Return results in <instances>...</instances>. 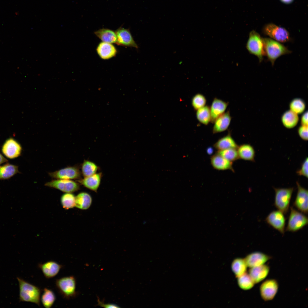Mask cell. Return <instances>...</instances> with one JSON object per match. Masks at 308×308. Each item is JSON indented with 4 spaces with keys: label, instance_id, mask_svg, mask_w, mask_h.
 <instances>
[{
    "label": "cell",
    "instance_id": "7402d4cb",
    "mask_svg": "<svg viewBox=\"0 0 308 308\" xmlns=\"http://www.w3.org/2000/svg\"><path fill=\"white\" fill-rule=\"evenodd\" d=\"M269 266L262 265L251 268L249 275L254 283H258L264 280L267 276L269 271Z\"/></svg>",
    "mask_w": 308,
    "mask_h": 308
},
{
    "label": "cell",
    "instance_id": "603a6c76",
    "mask_svg": "<svg viewBox=\"0 0 308 308\" xmlns=\"http://www.w3.org/2000/svg\"><path fill=\"white\" fill-rule=\"evenodd\" d=\"M239 159L252 162L255 161V151L254 147L249 144L238 145L237 149Z\"/></svg>",
    "mask_w": 308,
    "mask_h": 308
},
{
    "label": "cell",
    "instance_id": "f1b7e54d",
    "mask_svg": "<svg viewBox=\"0 0 308 308\" xmlns=\"http://www.w3.org/2000/svg\"><path fill=\"white\" fill-rule=\"evenodd\" d=\"M81 169L82 175L84 177H85L96 173L99 169V167L92 161L84 160L81 164Z\"/></svg>",
    "mask_w": 308,
    "mask_h": 308
},
{
    "label": "cell",
    "instance_id": "3957f363",
    "mask_svg": "<svg viewBox=\"0 0 308 308\" xmlns=\"http://www.w3.org/2000/svg\"><path fill=\"white\" fill-rule=\"evenodd\" d=\"M55 285L59 293L64 299H68L73 298L77 295L76 281L73 276L64 277L56 279Z\"/></svg>",
    "mask_w": 308,
    "mask_h": 308
},
{
    "label": "cell",
    "instance_id": "60d3db41",
    "mask_svg": "<svg viewBox=\"0 0 308 308\" xmlns=\"http://www.w3.org/2000/svg\"><path fill=\"white\" fill-rule=\"evenodd\" d=\"M98 305L100 306L105 308H118L119 307L117 305L112 304H105L102 302L99 299H98Z\"/></svg>",
    "mask_w": 308,
    "mask_h": 308
},
{
    "label": "cell",
    "instance_id": "4fadbf2b",
    "mask_svg": "<svg viewBox=\"0 0 308 308\" xmlns=\"http://www.w3.org/2000/svg\"><path fill=\"white\" fill-rule=\"evenodd\" d=\"M117 45L125 47L138 48V45L134 40L129 29L120 27L115 31Z\"/></svg>",
    "mask_w": 308,
    "mask_h": 308
},
{
    "label": "cell",
    "instance_id": "5bb4252c",
    "mask_svg": "<svg viewBox=\"0 0 308 308\" xmlns=\"http://www.w3.org/2000/svg\"><path fill=\"white\" fill-rule=\"evenodd\" d=\"M297 191L293 205L298 210L305 214L308 213L307 190L302 187L299 182H296Z\"/></svg>",
    "mask_w": 308,
    "mask_h": 308
},
{
    "label": "cell",
    "instance_id": "f546056e",
    "mask_svg": "<svg viewBox=\"0 0 308 308\" xmlns=\"http://www.w3.org/2000/svg\"><path fill=\"white\" fill-rule=\"evenodd\" d=\"M41 303L46 308L51 307L56 299V296L54 292L51 289L44 288L41 296Z\"/></svg>",
    "mask_w": 308,
    "mask_h": 308
},
{
    "label": "cell",
    "instance_id": "74e56055",
    "mask_svg": "<svg viewBox=\"0 0 308 308\" xmlns=\"http://www.w3.org/2000/svg\"><path fill=\"white\" fill-rule=\"evenodd\" d=\"M297 174L307 178L308 177V159L307 157L301 164V168L296 171Z\"/></svg>",
    "mask_w": 308,
    "mask_h": 308
},
{
    "label": "cell",
    "instance_id": "277c9868",
    "mask_svg": "<svg viewBox=\"0 0 308 308\" xmlns=\"http://www.w3.org/2000/svg\"><path fill=\"white\" fill-rule=\"evenodd\" d=\"M246 48L250 53L257 57L260 62L262 61L265 55L263 38L254 30L249 33Z\"/></svg>",
    "mask_w": 308,
    "mask_h": 308
},
{
    "label": "cell",
    "instance_id": "484cf974",
    "mask_svg": "<svg viewBox=\"0 0 308 308\" xmlns=\"http://www.w3.org/2000/svg\"><path fill=\"white\" fill-rule=\"evenodd\" d=\"M92 201V197L89 193L81 192L75 197V206L81 210H86L90 207Z\"/></svg>",
    "mask_w": 308,
    "mask_h": 308
},
{
    "label": "cell",
    "instance_id": "d590c367",
    "mask_svg": "<svg viewBox=\"0 0 308 308\" xmlns=\"http://www.w3.org/2000/svg\"><path fill=\"white\" fill-rule=\"evenodd\" d=\"M289 107L290 110L297 114H300L305 110V104L304 101L302 99L296 98L290 102Z\"/></svg>",
    "mask_w": 308,
    "mask_h": 308
},
{
    "label": "cell",
    "instance_id": "4316f807",
    "mask_svg": "<svg viewBox=\"0 0 308 308\" xmlns=\"http://www.w3.org/2000/svg\"><path fill=\"white\" fill-rule=\"evenodd\" d=\"M297 114L291 110L285 112L282 116L281 120L284 125L288 128H292L295 127L299 121Z\"/></svg>",
    "mask_w": 308,
    "mask_h": 308
},
{
    "label": "cell",
    "instance_id": "e0dca14e",
    "mask_svg": "<svg viewBox=\"0 0 308 308\" xmlns=\"http://www.w3.org/2000/svg\"><path fill=\"white\" fill-rule=\"evenodd\" d=\"M102 176L101 172L96 173L91 176L81 178L76 181L86 188L97 192L100 184Z\"/></svg>",
    "mask_w": 308,
    "mask_h": 308
},
{
    "label": "cell",
    "instance_id": "5b68a950",
    "mask_svg": "<svg viewBox=\"0 0 308 308\" xmlns=\"http://www.w3.org/2000/svg\"><path fill=\"white\" fill-rule=\"evenodd\" d=\"M275 192L274 205L278 210L284 214L289 211L293 187L288 188H273Z\"/></svg>",
    "mask_w": 308,
    "mask_h": 308
},
{
    "label": "cell",
    "instance_id": "d6986e66",
    "mask_svg": "<svg viewBox=\"0 0 308 308\" xmlns=\"http://www.w3.org/2000/svg\"><path fill=\"white\" fill-rule=\"evenodd\" d=\"M231 119L229 111H228L225 112L217 118L213 123L212 133L216 134L226 130L230 124Z\"/></svg>",
    "mask_w": 308,
    "mask_h": 308
},
{
    "label": "cell",
    "instance_id": "ac0fdd59",
    "mask_svg": "<svg viewBox=\"0 0 308 308\" xmlns=\"http://www.w3.org/2000/svg\"><path fill=\"white\" fill-rule=\"evenodd\" d=\"M210 162L212 167L217 170H230L233 172L234 171L233 162L227 160L217 153L211 157Z\"/></svg>",
    "mask_w": 308,
    "mask_h": 308
},
{
    "label": "cell",
    "instance_id": "ab89813d",
    "mask_svg": "<svg viewBox=\"0 0 308 308\" xmlns=\"http://www.w3.org/2000/svg\"><path fill=\"white\" fill-rule=\"evenodd\" d=\"M301 119V125L308 126V112L307 111L303 114Z\"/></svg>",
    "mask_w": 308,
    "mask_h": 308
},
{
    "label": "cell",
    "instance_id": "f35d334b",
    "mask_svg": "<svg viewBox=\"0 0 308 308\" xmlns=\"http://www.w3.org/2000/svg\"><path fill=\"white\" fill-rule=\"evenodd\" d=\"M298 132L301 139L304 141L308 140V126L301 125L299 128Z\"/></svg>",
    "mask_w": 308,
    "mask_h": 308
},
{
    "label": "cell",
    "instance_id": "44dd1931",
    "mask_svg": "<svg viewBox=\"0 0 308 308\" xmlns=\"http://www.w3.org/2000/svg\"><path fill=\"white\" fill-rule=\"evenodd\" d=\"M271 258L263 253L256 252L248 254L244 259L247 266L251 268L264 264Z\"/></svg>",
    "mask_w": 308,
    "mask_h": 308
},
{
    "label": "cell",
    "instance_id": "9c48e42d",
    "mask_svg": "<svg viewBox=\"0 0 308 308\" xmlns=\"http://www.w3.org/2000/svg\"><path fill=\"white\" fill-rule=\"evenodd\" d=\"M80 184L70 180L55 179L46 183L44 185L65 193L76 192L80 189Z\"/></svg>",
    "mask_w": 308,
    "mask_h": 308
},
{
    "label": "cell",
    "instance_id": "e575fe53",
    "mask_svg": "<svg viewBox=\"0 0 308 308\" xmlns=\"http://www.w3.org/2000/svg\"><path fill=\"white\" fill-rule=\"evenodd\" d=\"M217 153L227 160L232 162L239 159L237 149H226L218 151Z\"/></svg>",
    "mask_w": 308,
    "mask_h": 308
},
{
    "label": "cell",
    "instance_id": "d4e9b609",
    "mask_svg": "<svg viewBox=\"0 0 308 308\" xmlns=\"http://www.w3.org/2000/svg\"><path fill=\"white\" fill-rule=\"evenodd\" d=\"M94 34L102 42L111 44L116 43L117 37L115 31L103 28L95 31Z\"/></svg>",
    "mask_w": 308,
    "mask_h": 308
},
{
    "label": "cell",
    "instance_id": "8992f818",
    "mask_svg": "<svg viewBox=\"0 0 308 308\" xmlns=\"http://www.w3.org/2000/svg\"><path fill=\"white\" fill-rule=\"evenodd\" d=\"M290 210L288 223L285 230L296 232L307 224L308 218L303 213L299 212L292 206L290 207Z\"/></svg>",
    "mask_w": 308,
    "mask_h": 308
},
{
    "label": "cell",
    "instance_id": "7bdbcfd3",
    "mask_svg": "<svg viewBox=\"0 0 308 308\" xmlns=\"http://www.w3.org/2000/svg\"><path fill=\"white\" fill-rule=\"evenodd\" d=\"M213 149L211 147H208L206 150L207 153L209 155H212L213 153Z\"/></svg>",
    "mask_w": 308,
    "mask_h": 308
},
{
    "label": "cell",
    "instance_id": "ffe728a7",
    "mask_svg": "<svg viewBox=\"0 0 308 308\" xmlns=\"http://www.w3.org/2000/svg\"><path fill=\"white\" fill-rule=\"evenodd\" d=\"M228 105V103L217 98H214L210 108L211 122L213 123L215 120L224 114Z\"/></svg>",
    "mask_w": 308,
    "mask_h": 308
},
{
    "label": "cell",
    "instance_id": "9a60e30c",
    "mask_svg": "<svg viewBox=\"0 0 308 308\" xmlns=\"http://www.w3.org/2000/svg\"><path fill=\"white\" fill-rule=\"evenodd\" d=\"M38 268L45 277L49 279L54 277L59 272L63 266L53 261H49L43 263H39Z\"/></svg>",
    "mask_w": 308,
    "mask_h": 308
},
{
    "label": "cell",
    "instance_id": "1f68e13d",
    "mask_svg": "<svg viewBox=\"0 0 308 308\" xmlns=\"http://www.w3.org/2000/svg\"><path fill=\"white\" fill-rule=\"evenodd\" d=\"M196 110V117L198 121L204 125H208L211 122L210 107L205 105Z\"/></svg>",
    "mask_w": 308,
    "mask_h": 308
},
{
    "label": "cell",
    "instance_id": "ba28073f",
    "mask_svg": "<svg viewBox=\"0 0 308 308\" xmlns=\"http://www.w3.org/2000/svg\"><path fill=\"white\" fill-rule=\"evenodd\" d=\"M49 175L55 179L76 180L81 179L82 174L77 166H68L52 172L48 173Z\"/></svg>",
    "mask_w": 308,
    "mask_h": 308
},
{
    "label": "cell",
    "instance_id": "4dcf8cb0",
    "mask_svg": "<svg viewBox=\"0 0 308 308\" xmlns=\"http://www.w3.org/2000/svg\"><path fill=\"white\" fill-rule=\"evenodd\" d=\"M247 267L245 259L241 258L235 259L231 265L232 270L237 277L246 272Z\"/></svg>",
    "mask_w": 308,
    "mask_h": 308
},
{
    "label": "cell",
    "instance_id": "b9f144b4",
    "mask_svg": "<svg viewBox=\"0 0 308 308\" xmlns=\"http://www.w3.org/2000/svg\"><path fill=\"white\" fill-rule=\"evenodd\" d=\"M8 160L1 153H0V165L8 161Z\"/></svg>",
    "mask_w": 308,
    "mask_h": 308
},
{
    "label": "cell",
    "instance_id": "7c38bea8",
    "mask_svg": "<svg viewBox=\"0 0 308 308\" xmlns=\"http://www.w3.org/2000/svg\"><path fill=\"white\" fill-rule=\"evenodd\" d=\"M278 284L275 279L266 280L261 285L260 292L261 297L265 301L271 300L273 299L278 289Z\"/></svg>",
    "mask_w": 308,
    "mask_h": 308
},
{
    "label": "cell",
    "instance_id": "8d00e7d4",
    "mask_svg": "<svg viewBox=\"0 0 308 308\" xmlns=\"http://www.w3.org/2000/svg\"><path fill=\"white\" fill-rule=\"evenodd\" d=\"M206 100L205 97L201 94H197L193 97L192 105L194 109L197 110L206 105Z\"/></svg>",
    "mask_w": 308,
    "mask_h": 308
},
{
    "label": "cell",
    "instance_id": "d6a6232c",
    "mask_svg": "<svg viewBox=\"0 0 308 308\" xmlns=\"http://www.w3.org/2000/svg\"><path fill=\"white\" fill-rule=\"evenodd\" d=\"M75 196L71 193H65L60 198V202L63 207L65 209L72 208L75 206Z\"/></svg>",
    "mask_w": 308,
    "mask_h": 308
},
{
    "label": "cell",
    "instance_id": "83f0119b",
    "mask_svg": "<svg viewBox=\"0 0 308 308\" xmlns=\"http://www.w3.org/2000/svg\"><path fill=\"white\" fill-rule=\"evenodd\" d=\"M19 173L18 166L7 163L0 166V179H9Z\"/></svg>",
    "mask_w": 308,
    "mask_h": 308
},
{
    "label": "cell",
    "instance_id": "836d02e7",
    "mask_svg": "<svg viewBox=\"0 0 308 308\" xmlns=\"http://www.w3.org/2000/svg\"><path fill=\"white\" fill-rule=\"evenodd\" d=\"M238 277V283L240 287L244 290H249L255 284L249 274L246 272Z\"/></svg>",
    "mask_w": 308,
    "mask_h": 308
},
{
    "label": "cell",
    "instance_id": "2e32d148",
    "mask_svg": "<svg viewBox=\"0 0 308 308\" xmlns=\"http://www.w3.org/2000/svg\"><path fill=\"white\" fill-rule=\"evenodd\" d=\"M96 51L99 57L105 60L115 56L117 52L116 47L112 44L103 42L98 44Z\"/></svg>",
    "mask_w": 308,
    "mask_h": 308
},
{
    "label": "cell",
    "instance_id": "6da1fadb",
    "mask_svg": "<svg viewBox=\"0 0 308 308\" xmlns=\"http://www.w3.org/2000/svg\"><path fill=\"white\" fill-rule=\"evenodd\" d=\"M17 279L19 284V301L31 302L39 306L41 289L19 277H17Z\"/></svg>",
    "mask_w": 308,
    "mask_h": 308
},
{
    "label": "cell",
    "instance_id": "52a82bcc",
    "mask_svg": "<svg viewBox=\"0 0 308 308\" xmlns=\"http://www.w3.org/2000/svg\"><path fill=\"white\" fill-rule=\"evenodd\" d=\"M263 32L271 38L281 43L288 42L291 39L289 33L285 29L273 23L265 25Z\"/></svg>",
    "mask_w": 308,
    "mask_h": 308
},
{
    "label": "cell",
    "instance_id": "8fae6325",
    "mask_svg": "<svg viewBox=\"0 0 308 308\" xmlns=\"http://www.w3.org/2000/svg\"><path fill=\"white\" fill-rule=\"evenodd\" d=\"M22 151V147L21 144L12 138L7 139L1 147L3 153L10 159H15L20 156Z\"/></svg>",
    "mask_w": 308,
    "mask_h": 308
},
{
    "label": "cell",
    "instance_id": "7a4b0ae2",
    "mask_svg": "<svg viewBox=\"0 0 308 308\" xmlns=\"http://www.w3.org/2000/svg\"><path fill=\"white\" fill-rule=\"evenodd\" d=\"M263 39L265 55L273 66L279 57L291 52L281 42L270 38H263Z\"/></svg>",
    "mask_w": 308,
    "mask_h": 308
},
{
    "label": "cell",
    "instance_id": "30bf717a",
    "mask_svg": "<svg viewBox=\"0 0 308 308\" xmlns=\"http://www.w3.org/2000/svg\"><path fill=\"white\" fill-rule=\"evenodd\" d=\"M265 221L281 234H284L286 219L281 211L278 210L272 211L266 217Z\"/></svg>",
    "mask_w": 308,
    "mask_h": 308
},
{
    "label": "cell",
    "instance_id": "cb8c5ba5",
    "mask_svg": "<svg viewBox=\"0 0 308 308\" xmlns=\"http://www.w3.org/2000/svg\"><path fill=\"white\" fill-rule=\"evenodd\" d=\"M238 145L232 137L230 133L218 139L213 145L218 151L230 148L237 149Z\"/></svg>",
    "mask_w": 308,
    "mask_h": 308
},
{
    "label": "cell",
    "instance_id": "ee69618b",
    "mask_svg": "<svg viewBox=\"0 0 308 308\" xmlns=\"http://www.w3.org/2000/svg\"><path fill=\"white\" fill-rule=\"evenodd\" d=\"M280 0L281 2H283V3H285L289 4V3H291L294 0Z\"/></svg>",
    "mask_w": 308,
    "mask_h": 308
}]
</instances>
